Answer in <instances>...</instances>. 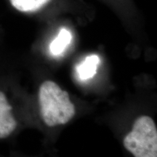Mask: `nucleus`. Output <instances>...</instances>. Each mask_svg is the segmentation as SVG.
<instances>
[{
    "instance_id": "nucleus-6",
    "label": "nucleus",
    "mask_w": 157,
    "mask_h": 157,
    "mask_svg": "<svg viewBox=\"0 0 157 157\" xmlns=\"http://www.w3.org/2000/svg\"><path fill=\"white\" fill-rule=\"evenodd\" d=\"M71 34L67 29H63L50 46V52L55 56L60 55L71 41Z\"/></svg>"
},
{
    "instance_id": "nucleus-4",
    "label": "nucleus",
    "mask_w": 157,
    "mask_h": 157,
    "mask_svg": "<svg viewBox=\"0 0 157 157\" xmlns=\"http://www.w3.org/2000/svg\"><path fill=\"white\" fill-rule=\"evenodd\" d=\"M99 62L100 59L96 55L87 56L84 62L77 67V72L79 78L84 80L93 77L96 74L98 64Z\"/></svg>"
},
{
    "instance_id": "nucleus-5",
    "label": "nucleus",
    "mask_w": 157,
    "mask_h": 157,
    "mask_svg": "<svg viewBox=\"0 0 157 157\" xmlns=\"http://www.w3.org/2000/svg\"><path fill=\"white\" fill-rule=\"evenodd\" d=\"M50 0H10L11 5L22 13H33L40 10Z\"/></svg>"
},
{
    "instance_id": "nucleus-1",
    "label": "nucleus",
    "mask_w": 157,
    "mask_h": 157,
    "mask_svg": "<svg viewBox=\"0 0 157 157\" xmlns=\"http://www.w3.org/2000/svg\"><path fill=\"white\" fill-rule=\"evenodd\" d=\"M39 103L41 117L48 127L65 124L75 115V106L70 101L68 93L52 81L41 84Z\"/></svg>"
},
{
    "instance_id": "nucleus-3",
    "label": "nucleus",
    "mask_w": 157,
    "mask_h": 157,
    "mask_svg": "<svg viewBox=\"0 0 157 157\" xmlns=\"http://www.w3.org/2000/svg\"><path fill=\"white\" fill-rule=\"evenodd\" d=\"M12 109L5 94L0 91V139L9 137L17 127V121L11 112Z\"/></svg>"
},
{
    "instance_id": "nucleus-2",
    "label": "nucleus",
    "mask_w": 157,
    "mask_h": 157,
    "mask_svg": "<svg viewBox=\"0 0 157 157\" xmlns=\"http://www.w3.org/2000/svg\"><path fill=\"white\" fill-rule=\"evenodd\" d=\"M123 145L135 157H156L157 129L152 118L141 116L135 119Z\"/></svg>"
}]
</instances>
